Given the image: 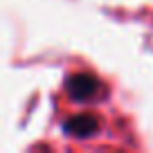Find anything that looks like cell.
Listing matches in <instances>:
<instances>
[{"label":"cell","instance_id":"obj_1","mask_svg":"<svg viewBox=\"0 0 153 153\" xmlns=\"http://www.w3.org/2000/svg\"><path fill=\"white\" fill-rule=\"evenodd\" d=\"M68 90H70L72 99L76 101H90L97 99L101 92V83L97 76L88 74V72H79V74L68 79Z\"/></svg>","mask_w":153,"mask_h":153},{"label":"cell","instance_id":"obj_2","mask_svg":"<svg viewBox=\"0 0 153 153\" xmlns=\"http://www.w3.org/2000/svg\"><path fill=\"white\" fill-rule=\"evenodd\" d=\"M99 131V120L95 115H74L68 122H63V133L74 135V137H92Z\"/></svg>","mask_w":153,"mask_h":153}]
</instances>
